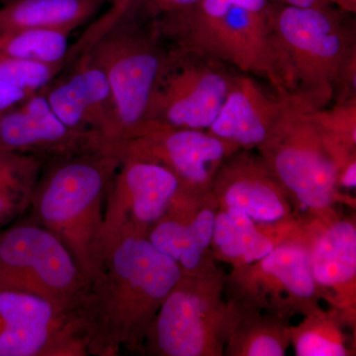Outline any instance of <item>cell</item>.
<instances>
[{
    "instance_id": "12",
    "label": "cell",
    "mask_w": 356,
    "mask_h": 356,
    "mask_svg": "<svg viewBox=\"0 0 356 356\" xmlns=\"http://www.w3.org/2000/svg\"><path fill=\"white\" fill-rule=\"evenodd\" d=\"M108 149L120 159H145L165 166L175 173L185 191L204 194L210 192L225 159L240 149L207 130L149 121L133 137Z\"/></svg>"
},
{
    "instance_id": "16",
    "label": "cell",
    "mask_w": 356,
    "mask_h": 356,
    "mask_svg": "<svg viewBox=\"0 0 356 356\" xmlns=\"http://www.w3.org/2000/svg\"><path fill=\"white\" fill-rule=\"evenodd\" d=\"M54 113L76 130L102 135L108 147L119 140L118 119L108 79L86 51L69 70L43 89Z\"/></svg>"
},
{
    "instance_id": "26",
    "label": "cell",
    "mask_w": 356,
    "mask_h": 356,
    "mask_svg": "<svg viewBox=\"0 0 356 356\" xmlns=\"http://www.w3.org/2000/svg\"><path fill=\"white\" fill-rule=\"evenodd\" d=\"M67 60L46 63L23 58H0V79L29 95L40 92L65 70Z\"/></svg>"
},
{
    "instance_id": "31",
    "label": "cell",
    "mask_w": 356,
    "mask_h": 356,
    "mask_svg": "<svg viewBox=\"0 0 356 356\" xmlns=\"http://www.w3.org/2000/svg\"><path fill=\"white\" fill-rule=\"evenodd\" d=\"M325 1L344 13L350 14L356 13V0H325Z\"/></svg>"
},
{
    "instance_id": "8",
    "label": "cell",
    "mask_w": 356,
    "mask_h": 356,
    "mask_svg": "<svg viewBox=\"0 0 356 356\" xmlns=\"http://www.w3.org/2000/svg\"><path fill=\"white\" fill-rule=\"evenodd\" d=\"M0 286L33 293L76 312L88 280L67 245L33 219L0 229Z\"/></svg>"
},
{
    "instance_id": "22",
    "label": "cell",
    "mask_w": 356,
    "mask_h": 356,
    "mask_svg": "<svg viewBox=\"0 0 356 356\" xmlns=\"http://www.w3.org/2000/svg\"><path fill=\"white\" fill-rule=\"evenodd\" d=\"M104 4L102 0H13L0 7V34L25 29L72 34Z\"/></svg>"
},
{
    "instance_id": "21",
    "label": "cell",
    "mask_w": 356,
    "mask_h": 356,
    "mask_svg": "<svg viewBox=\"0 0 356 356\" xmlns=\"http://www.w3.org/2000/svg\"><path fill=\"white\" fill-rule=\"evenodd\" d=\"M231 325L225 355L284 356L290 343L288 321L229 299Z\"/></svg>"
},
{
    "instance_id": "20",
    "label": "cell",
    "mask_w": 356,
    "mask_h": 356,
    "mask_svg": "<svg viewBox=\"0 0 356 356\" xmlns=\"http://www.w3.org/2000/svg\"><path fill=\"white\" fill-rule=\"evenodd\" d=\"M300 226L301 217L281 224H261L243 211L218 208L211 243L213 259L229 264L232 269L248 266L270 254Z\"/></svg>"
},
{
    "instance_id": "24",
    "label": "cell",
    "mask_w": 356,
    "mask_h": 356,
    "mask_svg": "<svg viewBox=\"0 0 356 356\" xmlns=\"http://www.w3.org/2000/svg\"><path fill=\"white\" fill-rule=\"evenodd\" d=\"M46 159L33 154L0 151V229L30 209Z\"/></svg>"
},
{
    "instance_id": "9",
    "label": "cell",
    "mask_w": 356,
    "mask_h": 356,
    "mask_svg": "<svg viewBox=\"0 0 356 356\" xmlns=\"http://www.w3.org/2000/svg\"><path fill=\"white\" fill-rule=\"evenodd\" d=\"M227 298L289 322L321 306L322 297L312 274L303 224L270 254L226 274Z\"/></svg>"
},
{
    "instance_id": "10",
    "label": "cell",
    "mask_w": 356,
    "mask_h": 356,
    "mask_svg": "<svg viewBox=\"0 0 356 356\" xmlns=\"http://www.w3.org/2000/svg\"><path fill=\"white\" fill-rule=\"evenodd\" d=\"M172 50V60L154 95L149 122L208 130L240 72L202 54Z\"/></svg>"
},
{
    "instance_id": "17",
    "label": "cell",
    "mask_w": 356,
    "mask_h": 356,
    "mask_svg": "<svg viewBox=\"0 0 356 356\" xmlns=\"http://www.w3.org/2000/svg\"><path fill=\"white\" fill-rule=\"evenodd\" d=\"M218 211L212 193L180 189L147 238L179 267L182 275H199L219 269L211 252Z\"/></svg>"
},
{
    "instance_id": "6",
    "label": "cell",
    "mask_w": 356,
    "mask_h": 356,
    "mask_svg": "<svg viewBox=\"0 0 356 356\" xmlns=\"http://www.w3.org/2000/svg\"><path fill=\"white\" fill-rule=\"evenodd\" d=\"M307 112L301 105L291 107L257 151L299 216H329L339 205H355L337 185V173L353 149L321 132Z\"/></svg>"
},
{
    "instance_id": "32",
    "label": "cell",
    "mask_w": 356,
    "mask_h": 356,
    "mask_svg": "<svg viewBox=\"0 0 356 356\" xmlns=\"http://www.w3.org/2000/svg\"><path fill=\"white\" fill-rule=\"evenodd\" d=\"M104 3H110L113 6V9L110 11L109 14H117L127 8L133 0H102Z\"/></svg>"
},
{
    "instance_id": "5",
    "label": "cell",
    "mask_w": 356,
    "mask_h": 356,
    "mask_svg": "<svg viewBox=\"0 0 356 356\" xmlns=\"http://www.w3.org/2000/svg\"><path fill=\"white\" fill-rule=\"evenodd\" d=\"M83 51L99 65L111 86L119 126L115 144H118L149 122L154 95L172 60V48L128 6L108 14Z\"/></svg>"
},
{
    "instance_id": "7",
    "label": "cell",
    "mask_w": 356,
    "mask_h": 356,
    "mask_svg": "<svg viewBox=\"0 0 356 356\" xmlns=\"http://www.w3.org/2000/svg\"><path fill=\"white\" fill-rule=\"evenodd\" d=\"M222 269L182 275L159 307L142 353L153 356L225 355L231 307Z\"/></svg>"
},
{
    "instance_id": "13",
    "label": "cell",
    "mask_w": 356,
    "mask_h": 356,
    "mask_svg": "<svg viewBox=\"0 0 356 356\" xmlns=\"http://www.w3.org/2000/svg\"><path fill=\"white\" fill-rule=\"evenodd\" d=\"M181 188L179 179L165 166L121 159L105 201L102 245L122 236L147 238Z\"/></svg>"
},
{
    "instance_id": "25",
    "label": "cell",
    "mask_w": 356,
    "mask_h": 356,
    "mask_svg": "<svg viewBox=\"0 0 356 356\" xmlns=\"http://www.w3.org/2000/svg\"><path fill=\"white\" fill-rule=\"evenodd\" d=\"M70 33L25 29L0 34V58H23L46 63L67 60Z\"/></svg>"
},
{
    "instance_id": "11",
    "label": "cell",
    "mask_w": 356,
    "mask_h": 356,
    "mask_svg": "<svg viewBox=\"0 0 356 356\" xmlns=\"http://www.w3.org/2000/svg\"><path fill=\"white\" fill-rule=\"evenodd\" d=\"M88 355L76 312L0 286V356Z\"/></svg>"
},
{
    "instance_id": "23",
    "label": "cell",
    "mask_w": 356,
    "mask_h": 356,
    "mask_svg": "<svg viewBox=\"0 0 356 356\" xmlns=\"http://www.w3.org/2000/svg\"><path fill=\"white\" fill-rule=\"evenodd\" d=\"M341 313L322 306L290 325V343L297 356H353L355 344L346 327L355 329Z\"/></svg>"
},
{
    "instance_id": "18",
    "label": "cell",
    "mask_w": 356,
    "mask_h": 356,
    "mask_svg": "<svg viewBox=\"0 0 356 356\" xmlns=\"http://www.w3.org/2000/svg\"><path fill=\"white\" fill-rule=\"evenodd\" d=\"M218 208H235L261 224H281L300 217L282 185L259 153L238 149L225 159L213 178Z\"/></svg>"
},
{
    "instance_id": "27",
    "label": "cell",
    "mask_w": 356,
    "mask_h": 356,
    "mask_svg": "<svg viewBox=\"0 0 356 356\" xmlns=\"http://www.w3.org/2000/svg\"><path fill=\"white\" fill-rule=\"evenodd\" d=\"M309 118L325 135L356 149V97L307 112Z\"/></svg>"
},
{
    "instance_id": "33",
    "label": "cell",
    "mask_w": 356,
    "mask_h": 356,
    "mask_svg": "<svg viewBox=\"0 0 356 356\" xmlns=\"http://www.w3.org/2000/svg\"><path fill=\"white\" fill-rule=\"evenodd\" d=\"M10 1H13V0H0V3H1V6H3V4L8 3Z\"/></svg>"
},
{
    "instance_id": "3",
    "label": "cell",
    "mask_w": 356,
    "mask_h": 356,
    "mask_svg": "<svg viewBox=\"0 0 356 356\" xmlns=\"http://www.w3.org/2000/svg\"><path fill=\"white\" fill-rule=\"evenodd\" d=\"M120 165L109 149L51 159L33 194L34 220L67 245L88 281L99 261L105 201Z\"/></svg>"
},
{
    "instance_id": "30",
    "label": "cell",
    "mask_w": 356,
    "mask_h": 356,
    "mask_svg": "<svg viewBox=\"0 0 356 356\" xmlns=\"http://www.w3.org/2000/svg\"><path fill=\"white\" fill-rule=\"evenodd\" d=\"M271 3L275 6L311 7L327 6L325 0H270Z\"/></svg>"
},
{
    "instance_id": "1",
    "label": "cell",
    "mask_w": 356,
    "mask_h": 356,
    "mask_svg": "<svg viewBox=\"0 0 356 356\" xmlns=\"http://www.w3.org/2000/svg\"><path fill=\"white\" fill-rule=\"evenodd\" d=\"M181 276L177 264L146 236L103 243L76 310L88 355L142 353L154 316Z\"/></svg>"
},
{
    "instance_id": "28",
    "label": "cell",
    "mask_w": 356,
    "mask_h": 356,
    "mask_svg": "<svg viewBox=\"0 0 356 356\" xmlns=\"http://www.w3.org/2000/svg\"><path fill=\"white\" fill-rule=\"evenodd\" d=\"M201 1L202 0H134L130 6L140 19L149 22L189 10L197 6Z\"/></svg>"
},
{
    "instance_id": "2",
    "label": "cell",
    "mask_w": 356,
    "mask_h": 356,
    "mask_svg": "<svg viewBox=\"0 0 356 356\" xmlns=\"http://www.w3.org/2000/svg\"><path fill=\"white\" fill-rule=\"evenodd\" d=\"M270 0H202L184 13L149 21L173 50L202 54L288 92Z\"/></svg>"
},
{
    "instance_id": "29",
    "label": "cell",
    "mask_w": 356,
    "mask_h": 356,
    "mask_svg": "<svg viewBox=\"0 0 356 356\" xmlns=\"http://www.w3.org/2000/svg\"><path fill=\"white\" fill-rule=\"evenodd\" d=\"M31 95L25 91L14 88L11 84L7 83L0 79V114L18 106Z\"/></svg>"
},
{
    "instance_id": "14",
    "label": "cell",
    "mask_w": 356,
    "mask_h": 356,
    "mask_svg": "<svg viewBox=\"0 0 356 356\" xmlns=\"http://www.w3.org/2000/svg\"><path fill=\"white\" fill-rule=\"evenodd\" d=\"M312 274L322 301L355 325L356 225L341 211L301 216Z\"/></svg>"
},
{
    "instance_id": "4",
    "label": "cell",
    "mask_w": 356,
    "mask_h": 356,
    "mask_svg": "<svg viewBox=\"0 0 356 356\" xmlns=\"http://www.w3.org/2000/svg\"><path fill=\"white\" fill-rule=\"evenodd\" d=\"M271 6L288 92L309 112L329 106L344 67L356 57L355 25L331 4Z\"/></svg>"
},
{
    "instance_id": "15",
    "label": "cell",
    "mask_w": 356,
    "mask_h": 356,
    "mask_svg": "<svg viewBox=\"0 0 356 356\" xmlns=\"http://www.w3.org/2000/svg\"><path fill=\"white\" fill-rule=\"evenodd\" d=\"M99 134L76 130L54 113L43 90L0 114V151L33 154L46 159L107 149Z\"/></svg>"
},
{
    "instance_id": "34",
    "label": "cell",
    "mask_w": 356,
    "mask_h": 356,
    "mask_svg": "<svg viewBox=\"0 0 356 356\" xmlns=\"http://www.w3.org/2000/svg\"><path fill=\"white\" fill-rule=\"evenodd\" d=\"M133 1H134V0H133ZM133 1H132V2H133Z\"/></svg>"
},
{
    "instance_id": "19",
    "label": "cell",
    "mask_w": 356,
    "mask_h": 356,
    "mask_svg": "<svg viewBox=\"0 0 356 356\" xmlns=\"http://www.w3.org/2000/svg\"><path fill=\"white\" fill-rule=\"evenodd\" d=\"M294 105L306 109L294 96L267 90L257 77L238 72L219 114L207 131L240 149L257 151Z\"/></svg>"
}]
</instances>
